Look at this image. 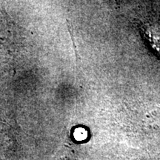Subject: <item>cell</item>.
<instances>
[{
  "label": "cell",
  "instance_id": "obj_1",
  "mask_svg": "<svg viewBox=\"0 0 160 160\" xmlns=\"http://www.w3.org/2000/svg\"><path fill=\"white\" fill-rule=\"evenodd\" d=\"M153 160H160V155L159 156V157H156Z\"/></svg>",
  "mask_w": 160,
  "mask_h": 160
}]
</instances>
